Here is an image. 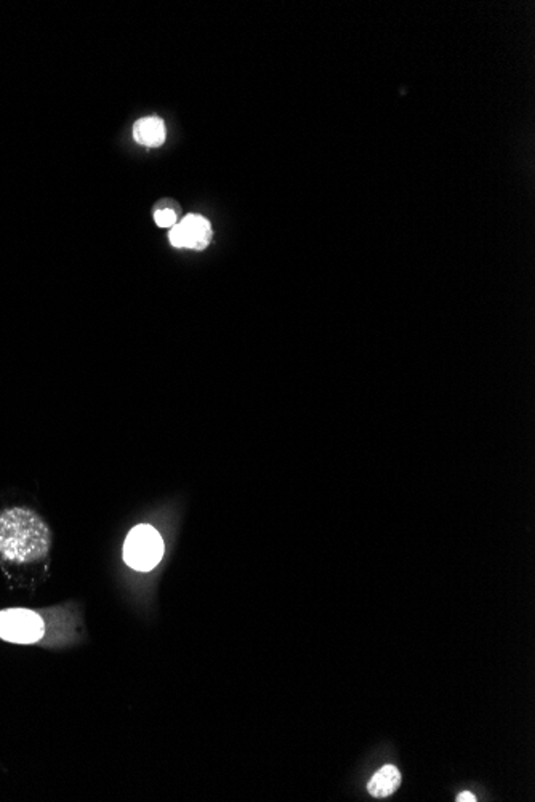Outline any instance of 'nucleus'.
<instances>
[{"label": "nucleus", "mask_w": 535, "mask_h": 802, "mask_svg": "<svg viewBox=\"0 0 535 802\" xmlns=\"http://www.w3.org/2000/svg\"><path fill=\"white\" fill-rule=\"evenodd\" d=\"M168 239L176 248L204 250L212 240V226L200 215H188L183 222L172 226Z\"/></svg>", "instance_id": "nucleus-4"}, {"label": "nucleus", "mask_w": 535, "mask_h": 802, "mask_svg": "<svg viewBox=\"0 0 535 802\" xmlns=\"http://www.w3.org/2000/svg\"><path fill=\"white\" fill-rule=\"evenodd\" d=\"M401 787V772L394 766H385L369 782L368 790L374 798H388Z\"/></svg>", "instance_id": "nucleus-6"}, {"label": "nucleus", "mask_w": 535, "mask_h": 802, "mask_svg": "<svg viewBox=\"0 0 535 802\" xmlns=\"http://www.w3.org/2000/svg\"><path fill=\"white\" fill-rule=\"evenodd\" d=\"M45 635V623L39 613L28 609L0 612V637L7 643L36 644Z\"/></svg>", "instance_id": "nucleus-3"}, {"label": "nucleus", "mask_w": 535, "mask_h": 802, "mask_svg": "<svg viewBox=\"0 0 535 802\" xmlns=\"http://www.w3.org/2000/svg\"><path fill=\"white\" fill-rule=\"evenodd\" d=\"M164 556V541L152 525H136L128 533L124 545L126 564L135 571L148 572L159 564Z\"/></svg>", "instance_id": "nucleus-2"}, {"label": "nucleus", "mask_w": 535, "mask_h": 802, "mask_svg": "<svg viewBox=\"0 0 535 802\" xmlns=\"http://www.w3.org/2000/svg\"><path fill=\"white\" fill-rule=\"evenodd\" d=\"M154 220H156L158 226H160V228H172V226L176 224L175 210L168 208V207L158 208L156 214H154Z\"/></svg>", "instance_id": "nucleus-7"}, {"label": "nucleus", "mask_w": 535, "mask_h": 802, "mask_svg": "<svg viewBox=\"0 0 535 802\" xmlns=\"http://www.w3.org/2000/svg\"><path fill=\"white\" fill-rule=\"evenodd\" d=\"M457 801L458 802H476V796L470 793V791H464V793H460V795L457 796Z\"/></svg>", "instance_id": "nucleus-8"}, {"label": "nucleus", "mask_w": 535, "mask_h": 802, "mask_svg": "<svg viewBox=\"0 0 535 802\" xmlns=\"http://www.w3.org/2000/svg\"><path fill=\"white\" fill-rule=\"evenodd\" d=\"M166 124L160 117L151 116L136 120L134 126V138L138 144H143L148 148H158L166 142Z\"/></svg>", "instance_id": "nucleus-5"}, {"label": "nucleus", "mask_w": 535, "mask_h": 802, "mask_svg": "<svg viewBox=\"0 0 535 802\" xmlns=\"http://www.w3.org/2000/svg\"><path fill=\"white\" fill-rule=\"evenodd\" d=\"M52 532L34 511L8 508L0 513V557L12 564H31L45 559Z\"/></svg>", "instance_id": "nucleus-1"}]
</instances>
